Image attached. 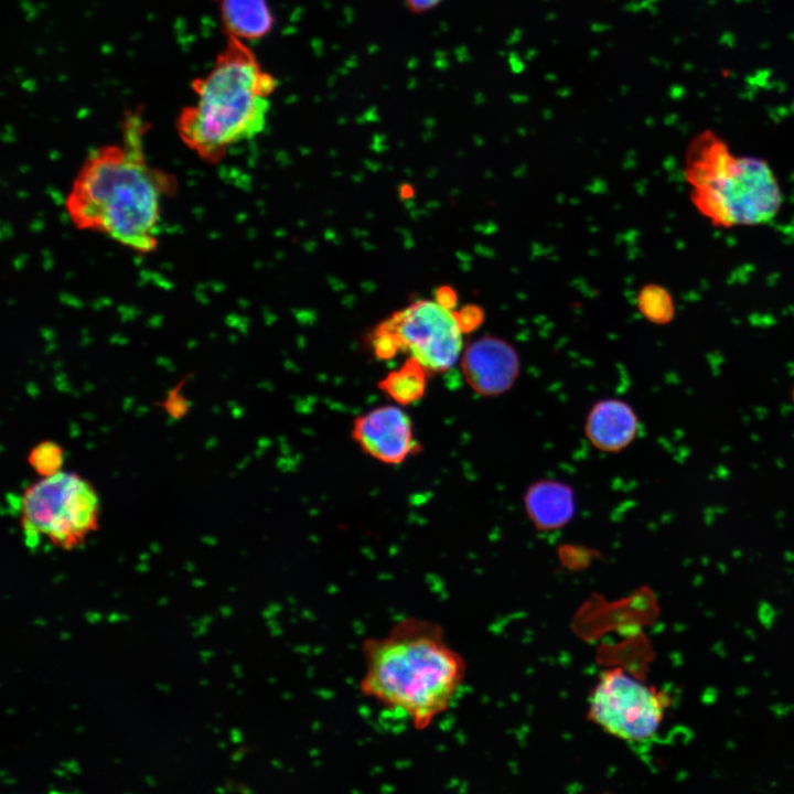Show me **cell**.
I'll return each mask as SVG.
<instances>
[{
  "label": "cell",
  "mask_w": 794,
  "mask_h": 794,
  "mask_svg": "<svg viewBox=\"0 0 794 794\" xmlns=\"http://www.w3.org/2000/svg\"><path fill=\"white\" fill-rule=\"evenodd\" d=\"M146 131L139 111L127 114L121 140L88 153L64 200L74 227L105 235L140 255L158 249L162 201L176 190L174 175L149 163Z\"/></svg>",
  "instance_id": "1"
},
{
  "label": "cell",
  "mask_w": 794,
  "mask_h": 794,
  "mask_svg": "<svg viewBox=\"0 0 794 794\" xmlns=\"http://www.w3.org/2000/svg\"><path fill=\"white\" fill-rule=\"evenodd\" d=\"M361 653V694L418 731L448 710L465 678V662L442 626L423 618L397 620L384 634L365 639Z\"/></svg>",
  "instance_id": "2"
},
{
  "label": "cell",
  "mask_w": 794,
  "mask_h": 794,
  "mask_svg": "<svg viewBox=\"0 0 794 794\" xmlns=\"http://www.w3.org/2000/svg\"><path fill=\"white\" fill-rule=\"evenodd\" d=\"M277 86L246 42L227 36L211 71L192 82L195 100L176 118L181 141L203 161L219 162L264 131Z\"/></svg>",
  "instance_id": "3"
},
{
  "label": "cell",
  "mask_w": 794,
  "mask_h": 794,
  "mask_svg": "<svg viewBox=\"0 0 794 794\" xmlns=\"http://www.w3.org/2000/svg\"><path fill=\"white\" fill-rule=\"evenodd\" d=\"M686 176L697 210L720 226H752L775 217L783 197L769 163L737 155L712 131L689 143Z\"/></svg>",
  "instance_id": "4"
},
{
  "label": "cell",
  "mask_w": 794,
  "mask_h": 794,
  "mask_svg": "<svg viewBox=\"0 0 794 794\" xmlns=\"http://www.w3.org/2000/svg\"><path fill=\"white\" fill-rule=\"evenodd\" d=\"M464 332L460 312L437 298L420 299L383 321L371 344L380 360L406 353L428 373H440L461 357Z\"/></svg>",
  "instance_id": "5"
},
{
  "label": "cell",
  "mask_w": 794,
  "mask_h": 794,
  "mask_svg": "<svg viewBox=\"0 0 794 794\" xmlns=\"http://www.w3.org/2000/svg\"><path fill=\"white\" fill-rule=\"evenodd\" d=\"M98 501L92 486L78 475L58 472L34 483L21 498L25 545L32 551L39 535L65 549L96 527Z\"/></svg>",
  "instance_id": "6"
},
{
  "label": "cell",
  "mask_w": 794,
  "mask_h": 794,
  "mask_svg": "<svg viewBox=\"0 0 794 794\" xmlns=\"http://www.w3.org/2000/svg\"><path fill=\"white\" fill-rule=\"evenodd\" d=\"M667 697L620 668L601 673L593 686L588 718L609 734L631 743L650 741L659 731Z\"/></svg>",
  "instance_id": "7"
},
{
  "label": "cell",
  "mask_w": 794,
  "mask_h": 794,
  "mask_svg": "<svg viewBox=\"0 0 794 794\" xmlns=\"http://www.w3.org/2000/svg\"><path fill=\"white\" fill-rule=\"evenodd\" d=\"M353 440L371 458L399 464L417 450L414 426L400 405H383L355 418Z\"/></svg>",
  "instance_id": "8"
},
{
  "label": "cell",
  "mask_w": 794,
  "mask_h": 794,
  "mask_svg": "<svg viewBox=\"0 0 794 794\" xmlns=\"http://www.w3.org/2000/svg\"><path fill=\"white\" fill-rule=\"evenodd\" d=\"M460 358L468 385L483 396L505 393L519 374V358L515 350L500 337L484 336L474 341Z\"/></svg>",
  "instance_id": "9"
},
{
  "label": "cell",
  "mask_w": 794,
  "mask_h": 794,
  "mask_svg": "<svg viewBox=\"0 0 794 794\" xmlns=\"http://www.w3.org/2000/svg\"><path fill=\"white\" fill-rule=\"evenodd\" d=\"M639 420L633 408L615 398L602 399L590 409L584 433L589 442L601 451L619 452L636 437Z\"/></svg>",
  "instance_id": "10"
},
{
  "label": "cell",
  "mask_w": 794,
  "mask_h": 794,
  "mask_svg": "<svg viewBox=\"0 0 794 794\" xmlns=\"http://www.w3.org/2000/svg\"><path fill=\"white\" fill-rule=\"evenodd\" d=\"M524 505L529 521L539 530H557L575 514V495L569 485L555 480H540L528 486Z\"/></svg>",
  "instance_id": "11"
},
{
  "label": "cell",
  "mask_w": 794,
  "mask_h": 794,
  "mask_svg": "<svg viewBox=\"0 0 794 794\" xmlns=\"http://www.w3.org/2000/svg\"><path fill=\"white\" fill-rule=\"evenodd\" d=\"M219 14L226 35L244 42L260 40L275 26L268 0H219Z\"/></svg>",
  "instance_id": "12"
},
{
  "label": "cell",
  "mask_w": 794,
  "mask_h": 794,
  "mask_svg": "<svg viewBox=\"0 0 794 794\" xmlns=\"http://www.w3.org/2000/svg\"><path fill=\"white\" fill-rule=\"evenodd\" d=\"M427 374L417 361L408 358L398 369L388 373L380 380L379 388L397 405L406 406L423 396Z\"/></svg>",
  "instance_id": "13"
},
{
  "label": "cell",
  "mask_w": 794,
  "mask_h": 794,
  "mask_svg": "<svg viewBox=\"0 0 794 794\" xmlns=\"http://www.w3.org/2000/svg\"><path fill=\"white\" fill-rule=\"evenodd\" d=\"M32 468L42 476H51L60 472L63 463L62 449L52 441H44L35 446L29 454Z\"/></svg>",
  "instance_id": "14"
},
{
  "label": "cell",
  "mask_w": 794,
  "mask_h": 794,
  "mask_svg": "<svg viewBox=\"0 0 794 794\" xmlns=\"http://www.w3.org/2000/svg\"><path fill=\"white\" fill-rule=\"evenodd\" d=\"M406 8L415 13L422 14L438 8L444 0H403Z\"/></svg>",
  "instance_id": "15"
},
{
  "label": "cell",
  "mask_w": 794,
  "mask_h": 794,
  "mask_svg": "<svg viewBox=\"0 0 794 794\" xmlns=\"http://www.w3.org/2000/svg\"><path fill=\"white\" fill-rule=\"evenodd\" d=\"M165 407L169 414L173 417H180L186 411V403L183 399V396L176 394V390L169 394Z\"/></svg>",
  "instance_id": "16"
},
{
  "label": "cell",
  "mask_w": 794,
  "mask_h": 794,
  "mask_svg": "<svg viewBox=\"0 0 794 794\" xmlns=\"http://www.w3.org/2000/svg\"><path fill=\"white\" fill-rule=\"evenodd\" d=\"M61 768H63L65 771H68L73 774H78L81 772L77 762L75 760H68L66 762H61Z\"/></svg>",
  "instance_id": "17"
},
{
  "label": "cell",
  "mask_w": 794,
  "mask_h": 794,
  "mask_svg": "<svg viewBox=\"0 0 794 794\" xmlns=\"http://www.w3.org/2000/svg\"><path fill=\"white\" fill-rule=\"evenodd\" d=\"M84 616L90 623H96L101 619V615L98 612H86Z\"/></svg>",
  "instance_id": "18"
},
{
  "label": "cell",
  "mask_w": 794,
  "mask_h": 794,
  "mask_svg": "<svg viewBox=\"0 0 794 794\" xmlns=\"http://www.w3.org/2000/svg\"><path fill=\"white\" fill-rule=\"evenodd\" d=\"M107 621L110 622V623H115V622H118V621H122V618H121V614H119V613H117V612H110V613L107 615Z\"/></svg>",
  "instance_id": "19"
},
{
  "label": "cell",
  "mask_w": 794,
  "mask_h": 794,
  "mask_svg": "<svg viewBox=\"0 0 794 794\" xmlns=\"http://www.w3.org/2000/svg\"><path fill=\"white\" fill-rule=\"evenodd\" d=\"M206 631V624L201 623L197 627H195L194 636H201Z\"/></svg>",
  "instance_id": "20"
},
{
  "label": "cell",
  "mask_w": 794,
  "mask_h": 794,
  "mask_svg": "<svg viewBox=\"0 0 794 794\" xmlns=\"http://www.w3.org/2000/svg\"><path fill=\"white\" fill-rule=\"evenodd\" d=\"M53 773L58 777H65V770L63 768H56Z\"/></svg>",
  "instance_id": "21"
},
{
  "label": "cell",
  "mask_w": 794,
  "mask_h": 794,
  "mask_svg": "<svg viewBox=\"0 0 794 794\" xmlns=\"http://www.w3.org/2000/svg\"><path fill=\"white\" fill-rule=\"evenodd\" d=\"M144 781H146V783H147L149 786H151V787H154V786H155V782H154V780L152 779V776L146 775V776H144Z\"/></svg>",
  "instance_id": "22"
},
{
  "label": "cell",
  "mask_w": 794,
  "mask_h": 794,
  "mask_svg": "<svg viewBox=\"0 0 794 794\" xmlns=\"http://www.w3.org/2000/svg\"><path fill=\"white\" fill-rule=\"evenodd\" d=\"M211 655H212V652H208V651H201V652H200V656L202 657V659H203L204 662H205V661L207 659V657H210Z\"/></svg>",
  "instance_id": "23"
},
{
  "label": "cell",
  "mask_w": 794,
  "mask_h": 794,
  "mask_svg": "<svg viewBox=\"0 0 794 794\" xmlns=\"http://www.w3.org/2000/svg\"><path fill=\"white\" fill-rule=\"evenodd\" d=\"M157 688L164 693H168L170 690V687L165 684H157Z\"/></svg>",
  "instance_id": "24"
},
{
  "label": "cell",
  "mask_w": 794,
  "mask_h": 794,
  "mask_svg": "<svg viewBox=\"0 0 794 794\" xmlns=\"http://www.w3.org/2000/svg\"><path fill=\"white\" fill-rule=\"evenodd\" d=\"M192 584H193L194 587L200 588V587H203V586H204V581L201 580V579H194V580H192Z\"/></svg>",
  "instance_id": "25"
},
{
  "label": "cell",
  "mask_w": 794,
  "mask_h": 794,
  "mask_svg": "<svg viewBox=\"0 0 794 794\" xmlns=\"http://www.w3.org/2000/svg\"><path fill=\"white\" fill-rule=\"evenodd\" d=\"M33 623H34L36 626H44V625H45V621H44L42 618H36V619L33 621Z\"/></svg>",
  "instance_id": "26"
},
{
  "label": "cell",
  "mask_w": 794,
  "mask_h": 794,
  "mask_svg": "<svg viewBox=\"0 0 794 794\" xmlns=\"http://www.w3.org/2000/svg\"><path fill=\"white\" fill-rule=\"evenodd\" d=\"M2 782H3L6 785H12V784H14V780L11 779V777H9V776L2 777Z\"/></svg>",
  "instance_id": "27"
},
{
  "label": "cell",
  "mask_w": 794,
  "mask_h": 794,
  "mask_svg": "<svg viewBox=\"0 0 794 794\" xmlns=\"http://www.w3.org/2000/svg\"><path fill=\"white\" fill-rule=\"evenodd\" d=\"M168 601H169V600H168V597L163 596V597L159 598L158 604H159V605H165V604H168Z\"/></svg>",
  "instance_id": "28"
},
{
  "label": "cell",
  "mask_w": 794,
  "mask_h": 794,
  "mask_svg": "<svg viewBox=\"0 0 794 794\" xmlns=\"http://www.w3.org/2000/svg\"><path fill=\"white\" fill-rule=\"evenodd\" d=\"M69 637H71V634H69L68 632L63 631V632L60 633V639L63 640V641H66V640H68Z\"/></svg>",
  "instance_id": "29"
},
{
  "label": "cell",
  "mask_w": 794,
  "mask_h": 794,
  "mask_svg": "<svg viewBox=\"0 0 794 794\" xmlns=\"http://www.w3.org/2000/svg\"><path fill=\"white\" fill-rule=\"evenodd\" d=\"M211 621V616L205 615L200 619V623L207 624Z\"/></svg>",
  "instance_id": "30"
},
{
  "label": "cell",
  "mask_w": 794,
  "mask_h": 794,
  "mask_svg": "<svg viewBox=\"0 0 794 794\" xmlns=\"http://www.w3.org/2000/svg\"><path fill=\"white\" fill-rule=\"evenodd\" d=\"M60 792L56 791L54 787L49 790V794H58Z\"/></svg>",
  "instance_id": "31"
},
{
  "label": "cell",
  "mask_w": 794,
  "mask_h": 794,
  "mask_svg": "<svg viewBox=\"0 0 794 794\" xmlns=\"http://www.w3.org/2000/svg\"><path fill=\"white\" fill-rule=\"evenodd\" d=\"M61 579H63V576H56V577L53 579V582L56 583V582H58Z\"/></svg>",
  "instance_id": "32"
},
{
  "label": "cell",
  "mask_w": 794,
  "mask_h": 794,
  "mask_svg": "<svg viewBox=\"0 0 794 794\" xmlns=\"http://www.w3.org/2000/svg\"><path fill=\"white\" fill-rule=\"evenodd\" d=\"M137 569L140 570V571H146V570H147V567H146V566H138Z\"/></svg>",
  "instance_id": "33"
},
{
  "label": "cell",
  "mask_w": 794,
  "mask_h": 794,
  "mask_svg": "<svg viewBox=\"0 0 794 794\" xmlns=\"http://www.w3.org/2000/svg\"><path fill=\"white\" fill-rule=\"evenodd\" d=\"M82 731H83V728H82V727H76V729H75V732H76V733H81Z\"/></svg>",
  "instance_id": "34"
},
{
  "label": "cell",
  "mask_w": 794,
  "mask_h": 794,
  "mask_svg": "<svg viewBox=\"0 0 794 794\" xmlns=\"http://www.w3.org/2000/svg\"><path fill=\"white\" fill-rule=\"evenodd\" d=\"M0 776H1V779L6 776V772L3 770L0 771Z\"/></svg>",
  "instance_id": "35"
},
{
  "label": "cell",
  "mask_w": 794,
  "mask_h": 794,
  "mask_svg": "<svg viewBox=\"0 0 794 794\" xmlns=\"http://www.w3.org/2000/svg\"><path fill=\"white\" fill-rule=\"evenodd\" d=\"M215 791L218 792V793H223V792H224V790H223L222 787H217Z\"/></svg>",
  "instance_id": "36"
},
{
  "label": "cell",
  "mask_w": 794,
  "mask_h": 794,
  "mask_svg": "<svg viewBox=\"0 0 794 794\" xmlns=\"http://www.w3.org/2000/svg\"><path fill=\"white\" fill-rule=\"evenodd\" d=\"M6 712H7L8 715H11V713H13V710H12V709H7Z\"/></svg>",
  "instance_id": "37"
},
{
  "label": "cell",
  "mask_w": 794,
  "mask_h": 794,
  "mask_svg": "<svg viewBox=\"0 0 794 794\" xmlns=\"http://www.w3.org/2000/svg\"><path fill=\"white\" fill-rule=\"evenodd\" d=\"M119 594H120V592H115V593H114V598H118Z\"/></svg>",
  "instance_id": "38"
},
{
  "label": "cell",
  "mask_w": 794,
  "mask_h": 794,
  "mask_svg": "<svg viewBox=\"0 0 794 794\" xmlns=\"http://www.w3.org/2000/svg\"><path fill=\"white\" fill-rule=\"evenodd\" d=\"M200 684H201V685H206L207 682L202 679V680L200 682Z\"/></svg>",
  "instance_id": "39"
},
{
  "label": "cell",
  "mask_w": 794,
  "mask_h": 794,
  "mask_svg": "<svg viewBox=\"0 0 794 794\" xmlns=\"http://www.w3.org/2000/svg\"><path fill=\"white\" fill-rule=\"evenodd\" d=\"M71 708H72V709H77V705H76V704H73V705L71 706Z\"/></svg>",
  "instance_id": "40"
},
{
  "label": "cell",
  "mask_w": 794,
  "mask_h": 794,
  "mask_svg": "<svg viewBox=\"0 0 794 794\" xmlns=\"http://www.w3.org/2000/svg\"><path fill=\"white\" fill-rule=\"evenodd\" d=\"M77 793H79L78 790H74V791L71 792V794H77Z\"/></svg>",
  "instance_id": "41"
}]
</instances>
